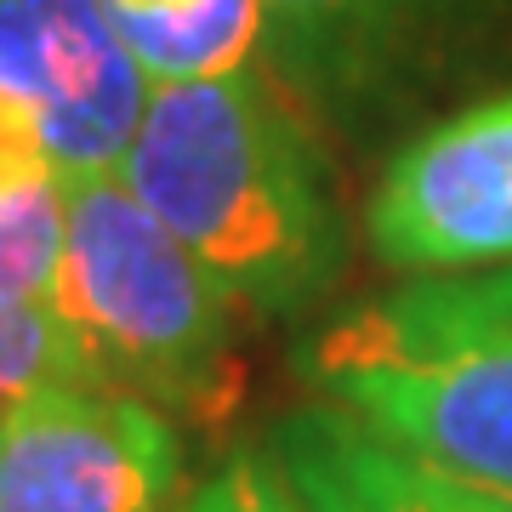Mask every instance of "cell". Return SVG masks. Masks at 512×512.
Returning a JSON list of instances; mask_svg holds the SVG:
<instances>
[{
	"mask_svg": "<svg viewBox=\"0 0 512 512\" xmlns=\"http://www.w3.org/2000/svg\"><path fill=\"white\" fill-rule=\"evenodd\" d=\"M120 177L262 319L302 313L342 268L313 137L256 69L154 86Z\"/></svg>",
	"mask_w": 512,
	"mask_h": 512,
	"instance_id": "1",
	"label": "cell"
},
{
	"mask_svg": "<svg viewBox=\"0 0 512 512\" xmlns=\"http://www.w3.org/2000/svg\"><path fill=\"white\" fill-rule=\"evenodd\" d=\"M291 370L421 467L512 501V274L353 302L296 342Z\"/></svg>",
	"mask_w": 512,
	"mask_h": 512,
	"instance_id": "2",
	"label": "cell"
},
{
	"mask_svg": "<svg viewBox=\"0 0 512 512\" xmlns=\"http://www.w3.org/2000/svg\"><path fill=\"white\" fill-rule=\"evenodd\" d=\"M114 393L211 421L234 404V291L148 211L120 171L69 183L52 302Z\"/></svg>",
	"mask_w": 512,
	"mask_h": 512,
	"instance_id": "3",
	"label": "cell"
},
{
	"mask_svg": "<svg viewBox=\"0 0 512 512\" xmlns=\"http://www.w3.org/2000/svg\"><path fill=\"white\" fill-rule=\"evenodd\" d=\"M177 421L114 387L0 404V512H183Z\"/></svg>",
	"mask_w": 512,
	"mask_h": 512,
	"instance_id": "4",
	"label": "cell"
},
{
	"mask_svg": "<svg viewBox=\"0 0 512 512\" xmlns=\"http://www.w3.org/2000/svg\"><path fill=\"white\" fill-rule=\"evenodd\" d=\"M365 228L376 256L404 274L512 262V92L410 137L370 194Z\"/></svg>",
	"mask_w": 512,
	"mask_h": 512,
	"instance_id": "5",
	"label": "cell"
},
{
	"mask_svg": "<svg viewBox=\"0 0 512 512\" xmlns=\"http://www.w3.org/2000/svg\"><path fill=\"white\" fill-rule=\"evenodd\" d=\"M148 92L103 0H0V97L35 114L63 183L120 171Z\"/></svg>",
	"mask_w": 512,
	"mask_h": 512,
	"instance_id": "6",
	"label": "cell"
},
{
	"mask_svg": "<svg viewBox=\"0 0 512 512\" xmlns=\"http://www.w3.org/2000/svg\"><path fill=\"white\" fill-rule=\"evenodd\" d=\"M490 0H262L279 86L330 120L404 92Z\"/></svg>",
	"mask_w": 512,
	"mask_h": 512,
	"instance_id": "7",
	"label": "cell"
},
{
	"mask_svg": "<svg viewBox=\"0 0 512 512\" xmlns=\"http://www.w3.org/2000/svg\"><path fill=\"white\" fill-rule=\"evenodd\" d=\"M268 444L302 512H512L507 495L421 467L365 421L319 399L279 416Z\"/></svg>",
	"mask_w": 512,
	"mask_h": 512,
	"instance_id": "8",
	"label": "cell"
},
{
	"mask_svg": "<svg viewBox=\"0 0 512 512\" xmlns=\"http://www.w3.org/2000/svg\"><path fill=\"white\" fill-rule=\"evenodd\" d=\"M103 12L154 86L239 74L262 52V0H103Z\"/></svg>",
	"mask_w": 512,
	"mask_h": 512,
	"instance_id": "9",
	"label": "cell"
},
{
	"mask_svg": "<svg viewBox=\"0 0 512 512\" xmlns=\"http://www.w3.org/2000/svg\"><path fill=\"white\" fill-rule=\"evenodd\" d=\"M63 234H69V183L0 188V296L12 302H57L63 274Z\"/></svg>",
	"mask_w": 512,
	"mask_h": 512,
	"instance_id": "10",
	"label": "cell"
},
{
	"mask_svg": "<svg viewBox=\"0 0 512 512\" xmlns=\"http://www.w3.org/2000/svg\"><path fill=\"white\" fill-rule=\"evenodd\" d=\"M52 387H109L69 319L46 302L0 296V404Z\"/></svg>",
	"mask_w": 512,
	"mask_h": 512,
	"instance_id": "11",
	"label": "cell"
},
{
	"mask_svg": "<svg viewBox=\"0 0 512 512\" xmlns=\"http://www.w3.org/2000/svg\"><path fill=\"white\" fill-rule=\"evenodd\" d=\"M183 512H302L291 484L279 473L274 444H251L234 450L200 490L183 501Z\"/></svg>",
	"mask_w": 512,
	"mask_h": 512,
	"instance_id": "12",
	"label": "cell"
}]
</instances>
